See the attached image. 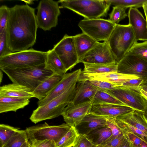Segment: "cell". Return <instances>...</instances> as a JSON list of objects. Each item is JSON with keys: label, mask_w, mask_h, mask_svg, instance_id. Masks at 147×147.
<instances>
[{"label": "cell", "mask_w": 147, "mask_h": 147, "mask_svg": "<svg viewBox=\"0 0 147 147\" xmlns=\"http://www.w3.org/2000/svg\"><path fill=\"white\" fill-rule=\"evenodd\" d=\"M115 121L123 135L131 133L144 139H146L147 137V135L145 133L135 127L116 118Z\"/></svg>", "instance_id": "obj_31"}, {"label": "cell", "mask_w": 147, "mask_h": 147, "mask_svg": "<svg viewBox=\"0 0 147 147\" xmlns=\"http://www.w3.org/2000/svg\"><path fill=\"white\" fill-rule=\"evenodd\" d=\"M47 52L45 68L57 74L63 75L65 74L67 71L64 66L54 50L52 49Z\"/></svg>", "instance_id": "obj_26"}, {"label": "cell", "mask_w": 147, "mask_h": 147, "mask_svg": "<svg viewBox=\"0 0 147 147\" xmlns=\"http://www.w3.org/2000/svg\"><path fill=\"white\" fill-rule=\"evenodd\" d=\"M9 13V7L5 5L0 7V33L6 27Z\"/></svg>", "instance_id": "obj_39"}, {"label": "cell", "mask_w": 147, "mask_h": 147, "mask_svg": "<svg viewBox=\"0 0 147 147\" xmlns=\"http://www.w3.org/2000/svg\"><path fill=\"white\" fill-rule=\"evenodd\" d=\"M29 99L26 98L0 96V113L16 112L28 105Z\"/></svg>", "instance_id": "obj_24"}, {"label": "cell", "mask_w": 147, "mask_h": 147, "mask_svg": "<svg viewBox=\"0 0 147 147\" xmlns=\"http://www.w3.org/2000/svg\"><path fill=\"white\" fill-rule=\"evenodd\" d=\"M116 118L135 127L147 135V118L144 112L134 110Z\"/></svg>", "instance_id": "obj_21"}, {"label": "cell", "mask_w": 147, "mask_h": 147, "mask_svg": "<svg viewBox=\"0 0 147 147\" xmlns=\"http://www.w3.org/2000/svg\"><path fill=\"white\" fill-rule=\"evenodd\" d=\"M79 62L83 63L117 64L108 41L98 42L79 59Z\"/></svg>", "instance_id": "obj_12"}, {"label": "cell", "mask_w": 147, "mask_h": 147, "mask_svg": "<svg viewBox=\"0 0 147 147\" xmlns=\"http://www.w3.org/2000/svg\"></svg>", "instance_id": "obj_55"}, {"label": "cell", "mask_w": 147, "mask_h": 147, "mask_svg": "<svg viewBox=\"0 0 147 147\" xmlns=\"http://www.w3.org/2000/svg\"><path fill=\"white\" fill-rule=\"evenodd\" d=\"M0 96L28 98L34 97L32 92L26 86L12 83L0 87Z\"/></svg>", "instance_id": "obj_22"}, {"label": "cell", "mask_w": 147, "mask_h": 147, "mask_svg": "<svg viewBox=\"0 0 147 147\" xmlns=\"http://www.w3.org/2000/svg\"><path fill=\"white\" fill-rule=\"evenodd\" d=\"M53 49L62 61L66 71L79 63L74 36L65 34L59 41L54 45Z\"/></svg>", "instance_id": "obj_11"}, {"label": "cell", "mask_w": 147, "mask_h": 147, "mask_svg": "<svg viewBox=\"0 0 147 147\" xmlns=\"http://www.w3.org/2000/svg\"><path fill=\"white\" fill-rule=\"evenodd\" d=\"M105 117L106 120L107 125L110 128L112 131V136L111 139L123 134L116 123L115 121L116 118Z\"/></svg>", "instance_id": "obj_38"}, {"label": "cell", "mask_w": 147, "mask_h": 147, "mask_svg": "<svg viewBox=\"0 0 147 147\" xmlns=\"http://www.w3.org/2000/svg\"><path fill=\"white\" fill-rule=\"evenodd\" d=\"M92 102V104L106 103L127 106L112 95L99 89H98Z\"/></svg>", "instance_id": "obj_29"}, {"label": "cell", "mask_w": 147, "mask_h": 147, "mask_svg": "<svg viewBox=\"0 0 147 147\" xmlns=\"http://www.w3.org/2000/svg\"><path fill=\"white\" fill-rule=\"evenodd\" d=\"M82 71L81 69H79L71 72L64 74L61 80L47 96L42 100L38 101L37 103L38 107L46 104L70 87L76 84Z\"/></svg>", "instance_id": "obj_15"}, {"label": "cell", "mask_w": 147, "mask_h": 147, "mask_svg": "<svg viewBox=\"0 0 147 147\" xmlns=\"http://www.w3.org/2000/svg\"><path fill=\"white\" fill-rule=\"evenodd\" d=\"M87 80L98 89L103 91L112 89L117 86L113 84L103 81L95 80Z\"/></svg>", "instance_id": "obj_40"}, {"label": "cell", "mask_w": 147, "mask_h": 147, "mask_svg": "<svg viewBox=\"0 0 147 147\" xmlns=\"http://www.w3.org/2000/svg\"><path fill=\"white\" fill-rule=\"evenodd\" d=\"M118 64L137 42L131 26L117 24L108 41Z\"/></svg>", "instance_id": "obj_5"}, {"label": "cell", "mask_w": 147, "mask_h": 147, "mask_svg": "<svg viewBox=\"0 0 147 147\" xmlns=\"http://www.w3.org/2000/svg\"><path fill=\"white\" fill-rule=\"evenodd\" d=\"M92 105L91 101L76 104H69L64 109L61 115L66 123L71 127H75L90 112Z\"/></svg>", "instance_id": "obj_14"}, {"label": "cell", "mask_w": 147, "mask_h": 147, "mask_svg": "<svg viewBox=\"0 0 147 147\" xmlns=\"http://www.w3.org/2000/svg\"><path fill=\"white\" fill-rule=\"evenodd\" d=\"M142 7L144 11L146 19L147 20V3H144Z\"/></svg>", "instance_id": "obj_48"}, {"label": "cell", "mask_w": 147, "mask_h": 147, "mask_svg": "<svg viewBox=\"0 0 147 147\" xmlns=\"http://www.w3.org/2000/svg\"><path fill=\"white\" fill-rule=\"evenodd\" d=\"M12 83L26 86L33 92L53 72L45 67V63L23 68L0 67Z\"/></svg>", "instance_id": "obj_2"}, {"label": "cell", "mask_w": 147, "mask_h": 147, "mask_svg": "<svg viewBox=\"0 0 147 147\" xmlns=\"http://www.w3.org/2000/svg\"><path fill=\"white\" fill-rule=\"evenodd\" d=\"M127 9L120 6H114L111 12L109 14V19L116 24L127 16L126 12Z\"/></svg>", "instance_id": "obj_35"}, {"label": "cell", "mask_w": 147, "mask_h": 147, "mask_svg": "<svg viewBox=\"0 0 147 147\" xmlns=\"http://www.w3.org/2000/svg\"><path fill=\"white\" fill-rule=\"evenodd\" d=\"M147 62V40L137 42L129 51Z\"/></svg>", "instance_id": "obj_36"}, {"label": "cell", "mask_w": 147, "mask_h": 147, "mask_svg": "<svg viewBox=\"0 0 147 147\" xmlns=\"http://www.w3.org/2000/svg\"><path fill=\"white\" fill-rule=\"evenodd\" d=\"M143 84L146 86H147V81H146Z\"/></svg>", "instance_id": "obj_52"}, {"label": "cell", "mask_w": 147, "mask_h": 147, "mask_svg": "<svg viewBox=\"0 0 147 147\" xmlns=\"http://www.w3.org/2000/svg\"><path fill=\"white\" fill-rule=\"evenodd\" d=\"M35 9L27 4L9 8L6 25L7 43L13 52L28 49L36 42L37 29Z\"/></svg>", "instance_id": "obj_1"}, {"label": "cell", "mask_w": 147, "mask_h": 147, "mask_svg": "<svg viewBox=\"0 0 147 147\" xmlns=\"http://www.w3.org/2000/svg\"><path fill=\"white\" fill-rule=\"evenodd\" d=\"M60 8L70 10L88 19L106 17L110 4L106 0H60Z\"/></svg>", "instance_id": "obj_4"}, {"label": "cell", "mask_w": 147, "mask_h": 147, "mask_svg": "<svg viewBox=\"0 0 147 147\" xmlns=\"http://www.w3.org/2000/svg\"><path fill=\"white\" fill-rule=\"evenodd\" d=\"M140 147H147V141L146 140V139L142 140Z\"/></svg>", "instance_id": "obj_49"}, {"label": "cell", "mask_w": 147, "mask_h": 147, "mask_svg": "<svg viewBox=\"0 0 147 147\" xmlns=\"http://www.w3.org/2000/svg\"><path fill=\"white\" fill-rule=\"evenodd\" d=\"M0 70V83L1 82L3 78V73H2V71L1 70Z\"/></svg>", "instance_id": "obj_51"}, {"label": "cell", "mask_w": 147, "mask_h": 147, "mask_svg": "<svg viewBox=\"0 0 147 147\" xmlns=\"http://www.w3.org/2000/svg\"><path fill=\"white\" fill-rule=\"evenodd\" d=\"M59 3L52 0H42L37 9L36 18L38 27L44 31L51 30L58 24L61 14Z\"/></svg>", "instance_id": "obj_9"}, {"label": "cell", "mask_w": 147, "mask_h": 147, "mask_svg": "<svg viewBox=\"0 0 147 147\" xmlns=\"http://www.w3.org/2000/svg\"><path fill=\"white\" fill-rule=\"evenodd\" d=\"M129 24L134 32L136 40H147V21L138 8H130L128 12Z\"/></svg>", "instance_id": "obj_17"}, {"label": "cell", "mask_w": 147, "mask_h": 147, "mask_svg": "<svg viewBox=\"0 0 147 147\" xmlns=\"http://www.w3.org/2000/svg\"><path fill=\"white\" fill-rule=\"evenodd\" d=\"M84 68L81 72L88 74L117 72L118 64L84 63Z\"/></svg>", "instance_id": "obj_28"}, {"label": "cell", "mask_w": 147, "mask_h": 147, "mask_svg": "<svg viewBox=\"0 0 147 147\" xmlns=\"http://www.w3.org/2000/svg\"><path fill=\"white\" fill-rule=\"evenodd\" d=\"M117 24L109 19L84 18L78 26L84 33L98 42L108 41Z\"/></svg>", "instance_id": "obj_8"}, {"label": "cell", "mask_w": 147, "mask_h": 147, "mask_svg": "<svg viewBox=\"0 0 147 147\" xmlns=\"http://www.w3.org/2000/svg\"><path fill=\"white\" fill-rule=\"evenodd\" d=\"M28 141V139L25 130H20L2 147H21Z\"/></svg>", "instance_id": "obj_33"}, {"label": "cell", "mask_w": 147, "mask_h": 147, "mask_svg": "<svg viewBox=\"0 0 147 147\" xmlns=\"http://www.w3.org/2000/svg\"><path fill=\"white\" fill-rule=\"evenodd\" d=\"M117 72L138 76L144 83L147 81V62L129 52L118 63Z\"/></svg>", "instance_id": "obj_13"}, {"label": "cell", "mask_w": 147, "mask_h": 147, "mask_svg": "<svg viewBox=\"0 0 147 147\" xmlns=\"http://www.w3.org/2000/svg\"><path fill=\"white\" fill-rule=\"evenodd\" d=\"M12 53L8 46L6 28L0 33V58Z\"/></svg>", "instance_id": "obj_37"}, {"label": "cell", "mask_w": 147, "mask_h": 147, "mask_svg": "<svg viewBox=\"0 0 147 147\" xmlns=\"http://www.w3.org/2000/svg\"><path fill=\"white\" fill-rule=\"evenodd\" d=\"M107 126L105 117L88 113L75 128L79 135L85 136L97 129Z\"/></svg>", "instance_id": "obj_18"}, {"label": "cell", "mask_w": 147, "mask_h": 147, "mask_svg": "<svg viewBox=\"0 0 147 147\" xmlns=\"http://www.w3.org/2000/svg\"><path fill=\"white\" fill-rule=\"evenodd\" d=\"M135 147L133 145V147Z\"/></svg>", "instance_id": "obj_54"}, {"label": "cell", "mask_w": 147, "mask_h": 147, "mask_svg": "<svg viewBox=\"0 0 147 147\" xmlns=\"http://www.w3.org/2000/svg\"><path fill=\"white\" fill-rule=\"evenodd\" d=\"M144 82L143 79L141 77L136 79H132L128 80L123 83L122 86H123L132 87L138 88L140 87Z\"/></svg>", "instance_id": "obj_43"}, {"label": "cell", "mask_w": 147, "mask_h": 147, "mask_svg": "<svg viewBox=\"0 0 147 147\" xmlns=\"http://www.w3.org/2000/svg\"><path fill=\"white\" fill-rule=\"evenodd\" d=\"M140 88L121 86L104 91L126 106L135 110L144 112L147 107V101L141 95Z\"/></svg>", "instance_id": "obj_10"}, {"label": "cell", "mask_w": 147, "mask_h": 147, "mask_svg": "<svg viewBox=\"0 0 147 147\" xmlns=\"http://www.w3.org/2000/svg\"><path fill=\"white\" fill-rule=\"evenodd\" d=\"M30 143L31 147H56V144L54 142L48 140L36 141Z\"/></svg>", "instance_id": "obj_45"}, {"label": "cell", "mask_w": 147, "mask_h": 147, "mask_svg": "<svg viewBox=\"0 0 147 147\" xmlns=\"http://www.w3.org/2000/svg\"><path fill=\"white\" fill-rule=\"evenodd\" d=\"M98 89L87 80H78L74 97L69 104L74 105L92 101Z\"/></svg>", "instance_id": "obj_20"}, {"label": "cell", "mask_w": 147, "mask_h": 147, "mask_svg": "<svg viewBox=\"0 0 147 147\" xmlns=\"http://www.w3.org/2000/svg\"><path fill=\"white\" fill-rule=\"evenodd\" d=\"M20 129L5 124L0 125V147L3 146Z\"/></svg>", "instance_id": "obj_32"}, {"label": "cell", "mask_w": 147, "mask_h": 147, "mask_svg": "<svg viewBox=\"0 0 147 147\" xmlns=\"http://www.w3.org/2000/svg\"><path fill=\"white\" fill-rule=\"evenodd\" d=\"M63 75L53 73L32 92L34 97L39 100L45 98L61 80Z\"/></svg>", "instance_id": "obj_23"}, {"label": "cell", "mask_w": 147, "mask_h": 147, "mask_svg": "<svg viewBox=\"0 0 147 147\" xmlns=\"http://www.w3.org/2000/svg\"><path fill=\"white\" fill-rule=\"evenodd\" d=\"M133 145L128 139L125 136L121 147H132Z\"/></svg>", "instance_id": "obj_47"}, {"label": "cell", "mask_w": 147, "mask_h": 147, "mask_svg": "<svg viewBox=\"0 0 147 147\" xmlns=\"http://www.w3.org/2000/svg\"><path fill=\"white\" fill-rule=\"evenodd\" d=\"M21 147H31L30 144L28 140L25 142Z\"/></svg>", "instance_id": "obj_50"}, {"label": "cell", "mask_w": 147, "mask_h": 147, "mask_svg": "<svg viewBox=\"0 0 147 147\" xmlns=\"http://www.w3.org/2000/svg\"><path fill=\"white\" fill-rule=\"evenodd\" d=\"M79 135L75 128L71 127L56 144V147H71L75 145Z\"/></svg>", "instance_id": "obj_30"}, {"label": "cell", "mask_w": 147, "mask_h": 147, "mask_svg": "<svg viewBox=\"0 0 147 147\" xmlns=\"http://www.w3.org/2000/svg\"><path fill=\"white\" fill-rule=\"evenodd\" d=\"M85 136L98 147L105 144L110 140L112 134L110 128L106 126L94 129Z\"/></svg>", "instance_id": "obj_27"}, {"label": "cell", "mask_w": 147, "mask_h": 147, "mask_svg": "<svg viewBox=\"0 0 147 147\" xmlns=\"http://www.w3.org/2000/svg\"><path fill=\"white\" fill-rule=\"evenodd\" d=\"M76 87V84L70 87L46 104L38 107L33 111L30 118L31 121L36 124L61 115L65 108L71 101Z\"/></svg>", "instance_id": "obj_3"}, {"label": "cell", "mask_w": 147, "mask_h": 147, "mask_svg": "<svg viewBox=\"0 0 147 147\" xmlns=\"http://www.w3.org/2000/svg\"><path fill=\"white\" fill-rule=\"evenodd\" d=\"M47 52L30 49L13 52L0 58V67L20 68L45 64Z\"/></svg>", "instance_id": "obj_6"}, {"label": "cell", "mask_w": 147, "mask_h": 147, "mask_svg": "<svg viewBox=\"0 0 147 147\" xmlns=\"http://www.w3.org/2000/svg\"><path fill=\"white\" fill-rule=\"evenodd\" d=\"M74 147H98L84 135H79Z\"/></svg>", "instance_id": "obj_42"}, {"label": "cell", "mask_w": 147, "mask_h": 147, "mask_svg": "<svg viewBox=\"0 0 147 147\" xmlns=\"http://www.w3.org/2000/svg\"><path fill=\"white\" fill-rule=\"evenodd\" d=\"M76 48L79 59L92 49L98 42L82 33L74 36Z\"/></svg>", "instance_id": "obj_25"}, {"label": "cell", "mask_w": 147, "mask_h": 147, "mask_svg": "<svg viewBox=\"0 0 147 147\" xmlns=\"http://www.w3.org/2000/svg\"><path fill=\"white\" fill-rule=\"evenodd\" d=\"M141 77L136 75L125 74L117 72L94 74H84L81 72L78 80H101L119 86H122L123 83L128 80Z\"/></svg>", "instance_id": "obj_16"}, {"label": "cell", "mask_w": 147, "mask_h": 147, "mask_svg": "<svg viewBox=\"0 0 147 147\" xmlns=\"http://www.w3.org/2000/svg\"><path fill=\"white\" fill-rule=\"evenodd\" d=\"M111 5L120 6L127 9L128 8H138L142 7L147 3V0H106Z\"/></svg>", "instance_id": "obj_34"}, {"label": "cell", "mask_w": 147, "mask_h": 147, "mask_svg": "<svg viewBox=\"0 0 147 147\" xmlns=\"http://www.w3.org/2000/svg\"><path fill=\"white\" fill-rule=\"evenodd\" d=\"M124 135L133 146L135 147H140L142 141L144 139L131 133H127Z\"/></svg>", "instance_id": "obj_44"}, {"label": "cell", "mask_w": 147, "mask_h": 147, "mask_svg": "<svg viewBox=\"0 0 147 147\" xmlns=\"http://www.w3.org/2000/svg\"><path fill=\"white\" fill-rule=\"evenodd\" d=\"M146 139L147 140V137L146 138Z\"/></svg>", "instance_id": "obj_53"}, {"label": "cell", "mask_w": 147, "mask_h": 147, "mask_svg": "<svg viewBox=\"0 0 147 147\" xmlns=\"http://www.w3.org/2000/svg\"><path fill=\"white\" fill-rule=\"evenodd\" d=\"M134 110L127 106L102 103L92 104L90 112L99 115L116 118Z\"/></svg>", "instance_id": "obj_19"}, {"label": "cell", "mask_w": 147, "mask_h": 147, "mask_svg": "<svg viewBox=\"0 0 147 147\" xmlns=\"http://www.w3.org/2000/svg\"><path fill=\"white\" fill-rule=\"evenodd\" d=\"M140 92L143 97L147 101V86L142 84L140 86Z\"/></svg>", "instance_id": "obj_46"}, {"label": "cell", "mask_w": 147, "mask_h": 147, "mask_svg": "<svg viewBox=\"0 0 147 147\" xmlns=\"http://www.w3.org/2000/svg\"><path fill=\"white\" fill-rule=\"evenodd\" d=\"M125 138L123 134L119 136L111 138L105 144L98 147H121Z\"/></svg>", "instance_id": "obj_41"}, {"label": "cell", "mask_w": 147, "mask_h": 147, "mask_svg": "<svg viewBox=\"0 0 147 147\" xmlns=\"http://www.w3.org/2000/svg\"><path fill=\"white\" fill-rule=\"evenodd\" d=\"M71 127L66 123L50 125L45 122L27 127L25 130L30 143L48 140L54 142L56 144Z\"/></svg>", "instance_id": "obj_7"}]
</instances>
